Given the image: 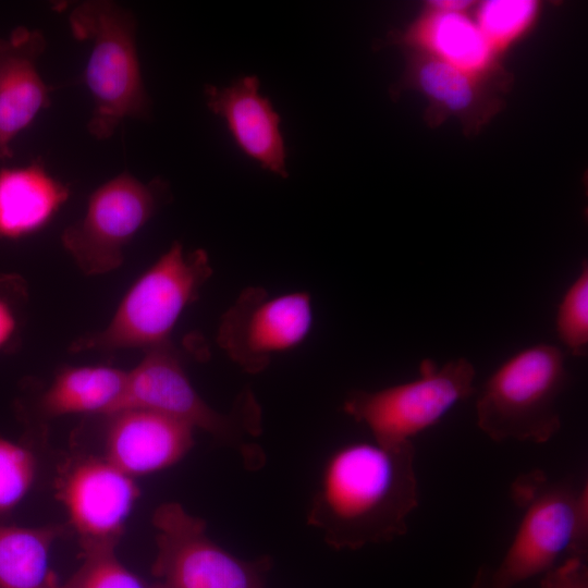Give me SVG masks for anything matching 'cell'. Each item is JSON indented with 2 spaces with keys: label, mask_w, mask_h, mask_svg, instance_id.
I'll list each match as a JSON object with an SVG mask.
<instances>
[{
  "label": "cell",
  "mask_w": 588,
  "mask_h": 588,
  "mask_svg": "<svg viewBox=\"0 0 588 588\" xmlns=\"http://www.w3.org/2000/svg\"><path fill=\"white\" fill-rule=\"evenodd\" d=\"M413 443L355 441L322 466L307 523L336 550L391 541L407 531L419 501Z\"/></svg>",
  "instance_id": "6da1fadb"
},
{
  "label": "cell",
  "mask_w": 588,
  "mask_h": 588,
  "mask_svg": "<svg viewBox=\"0 0 588 588\" xmlns=\"http://www.w3.org/2000/svg\"><path fill=\"white\" fill-rule=\"evenodd\" d=\"M511 494L522 514L498 565L478 575L474 588H514L548 573L563 556H584L588 536V487L551 480L541 470L515 479Z\"/></svg>",
  "instance_id": "7a4b0ae2"
},
{
  "label": "cell",
  "mask_w": 588,
  "mask_h": 588,
  "mask_svg": "<svg viewBox=\"0 0 588 588\" xmlns=\"http://www.w3.org/2000/svg\"><path fill=\"white\" fill-rule=\"evenodd\" d=\"M69 24L76 39L90 45L84 74L93 99L89 134L107 139L125 119L148 118L150 100L142 78L133 13L112 1H84L70 12Z\"/></svg>",
  "instance_id": "3957f363"
},
{
  "label": "cell",
  "mask_w": 588,
  "mask_h": 588,
  "mask_svg": "<svg viewBox=\"0 0 588 588\" xmlns=\"http://www.w3.org/2000/svg\"><path fill=\"white\" fill-rule=\"evenodd\" d=\"M566 378L559 347L539 343L520 350L485 382L476 401L477 426L495 442H547L561 428L556 400Z\"/></svg>",
  "instance_id": "277c9868"
},
{
  "label": "cell",
  "mask_w": 588,
  "mask_h": 588,
  "mask_svg": "<svg viewBox=\"0 0 588 588\" xmlns=\"http://www.w3.org/2000/svg\"><path fill=\"white\" fill-rule=\"evenodd\" d=\"M212 268L203 249L185 253L175 242L128 290L110 323L76 340L74 352L143 347L169 343L183 310L194 302Z\"/></svg>",
  "instance_id": "5b68a950"
},
{
  "label": "cell",
  "mask_w": 588,
  "mask_h": 588,
  "mask_svg": "<svg viewBox=\"0 0 588 588\" xmlns=\"http://www.w3.org/2000/svg\"><path fill=\"white\" fill-rule=\"evenodd\" d=\"M475 375L473 364L464 357L440 367L426 358L414 380L376 391L355 390L345 399L343 411L364 424L379 442L412 443L474 394Z\"/></svg>",
  "instance_id": "8992f818"
},
{
  "label": "cell",
  "mask_w": 588,
  "mask_h": 588,
  "mask_svg": "<svg viewBox=\"0 0 588 588\" xmlns=\"http://www.w3.org/2000/svg\"><path fill=\"white\" fill-rule=\"evenodd\" d=\"M152 411L194 429H201L235 448L250 465L262 461V453L248 444L247 437L260 432L259 408L252 396L241 400L229 414L209 406L187 378L169 343L147 350L140 363L127 371L121 409Z\"/></svg>",
  "instance_id": "52a82bcc"
},
{
  "label": "cell",
  "mask_w": 588,
  "mask_h": 588,
  "mask_svg": "<svg viewBox=\"0 0 588 588\" xmlns=\"http://www.w3.org/2000/svg\"><path fill=\"white\" fill-rule=\"evenodd\" d=\"M169 196L163 180L144 183L123 172L94 191L84 217L63 231L61 242L85 274L110 272L122 265L126 244Z\"/></svg>",
  "instance_id": "ba28073f"
},
{
  "label": "cell",
  "mask_w": 588,
  "mask_h": 588,
  "mask_svg": "<svg viewBox=\"0 0 588 588\" xmlns=\"http://www.w3.org/2000/svg\"><path fill=\"white\" fill-rule=\"evenodd\" d=\"M157 554L152 574L161 588H264L267 560L248 562L217 544L206 523L175 502L152 515Z\"/></svg>",
  "instance_id": "9c48e42d"
},
{
  "label": "cell",
  "mask_w": 588,
  "mask_h": 588,
  "mask_svg": "<svg viewBox=\"0 0 588 588\" xmlns=\"http://www.w3.org/2000/svg\"><path fill=\"white\" fill-rule=\"evenodd\" d=\"M313 324L310 296L292 292L270 296L247 287L225 311L217 341L230 359L249 373L262 371L271 357L298 345Z\"/></svg>",
  "instance_id": "30bf717a"
},
{
  "label": "cell",
  "mask_w": 588,
  "mask_h": 588,
  "mask_svg": "<svg viewBox=\"0 0 588 588\" xmlns=\"http://www.w3.org/2000/svg\"><path fill=\"white\" fill-rule=\"evenodd\" d=\"M57 489L82 551L117 547L139 497L135 478L105 456H87L66 468Z\"/></svg>",
  "instance_id": "8fae6325"
},
{
  "label": "cell",
  "mask_w": 588,
  "mask_h": 588,
  "mask_svg": "<svg viewBox=\"0 0 588 588\" xmlns=\"http://www.w3.org/2000/svg\"><path fill=\"white\" fill-rule=\"evenodd\" d=\"M109 417L105 457L135 478L180 462L194 445V428L172 417L125 408Z\"/></svg>",
  "instance_id": "7c38bea8"
},
{
  "label": "cell",
  "mask_w": 588,
  "mask_h": 588,
  "mask_svg": "<svg viewBox=\"0 0 588 588\" xmlns=\"http://www.w3.org/2000/svg\"><path fill=\"white\" fill-rule=\"evenodd\" d=\"M256 76H243L230 86L206 85L208 109L224 120L235 144L260 167L283 179L289 176L286 148L280 117L261 96Z\"/></svg>",
  "instance_id": "4fadbf2b"
},
{
  "label": "cell",
  "mask_w": 588,
  "mask_h": 588,
  "mask_svg": "<svg viewBox=\"0 0 588 588\" xmlns=\"http://www.w3.org/2000/svg\"><path fill=\"white\" fill-rule=\"evenodd\" d=\"M45 48L44 35L23 26L0 38V161L12 157L14 138L50 103L37 70Z\"/></svg>",
  "instance_id": "5bb4252c"
},
{
  "label": "cell",
  "mask_w": 588,
  "mask_h": 588,
  "mask_svg": "<svg viewBox=\"0 0 588 588\" xmlns=\"http://www.w3.org/2000/svg\"><path fill=\"white\" fill-rule=\"evenodd\" d=\"M489 81L482 79L419 50H408L403 84L429 101L428 120L433 124L449 117L477 130L499 108Z\"/></svg>",
  "instance_id": "9a60e30c"
},
{
  "label": "cell",
  "mask_w": 588,
  "mask_h": 588,
  "mask_svg": "<svg viewBox=\"0 0 588 588\" xmlns=\"http://www.w3.org/2000/svg\"><path fill=\"white\" fill-rule=\"evenodd\" d=\"M392 39L489 82L500 72L499 54L467 12L427 5L405 33Z\"/></svg>",
  "instance_id": "2e32d148"
},
{
  "label": "cell",
  "mask_w": 588,
  "mask_h": 588,
  "mask_svg": "<svg viewBox=\"0 0 588 588\" xmlns=\"http://www.w3.org/2000/svg\"><path fill=\"white\" fill-rule=\"evenodd\" d=\"M69 197V189L41 162L0 170V238L42 228Z\"/></svg>",
  "instance_id": "e0dca14e"
},
{
  "label": "cell",
  "mask_w": 588,
  "mask_h": 588,
  "mask_svg": "<svg viewBox=\"0 0 588 588\" xmlns=\"http://www.w3.org/2000/svg\"><path fill=\"white\" fill-rule=\"evenodd\" d=\"M127 371L105 366L71 367L60 371L44 393L45 415L71 414L110 416L121 409Z\"/></svg>",
  "instance_id": "ac0fdd59"
},
{
  "label": "cell",
  "mask_w": 588,
  "mask_h": 588,
  "mask_svg": "<svg viewBox=\"0 0 588 588\" xmlns=\"http://www.w3.org/2000/svg\"><path fill=\"white\" fill-rule=\"evenodd\" d=\"M63 527L0 524V588H49L50 553Z\"/></svg>",
  "instance_id": "d6986e66"
},
{
  "label": "cell",
  "mask_w": 588,
  "mask_h": 588,
  "mask_svg": "<svg viewBox=\"0 0 588 588\" xmlns=\"http://www.w3.org/2000/svg\"><path fill=\"white\" fill-rule=\"evenodd\" d=\"M539 9L534 0H487L477 4L473 17L499 54L531 28Z\"/></svg>",
  "instance_id": "ffe728a7"
},
{
  "label": "cell",
  "mask_w": 588,
  "mask_h": 588,
  "mask_svg": "<svg viewBox=\"0 0 588 588\" xmlns=\"http://www.w3.org/2000/svg\"><path fill=\"white\" fill-rule=\"evenodd\" d=\"M83 562L61 588H161L131 572L120 562L114 547L84 550Z\"/></svg>",
  "instance_id": "44dd1931"
},
{
  "label": "cell",
  "mask_w": 588,
  "mask_h": 588,
  "mask_svg": "<svg viewBox=\"0 0 588 588\" xmlns=\"http://www.w3.org/2000/svg\"><path fill=\"white\" fill-rule=\"evenodd\" d=\"M555 330L560 341L574 356L588 348V266L584 261L576 279L564 292L556 310Z\"/></svg>",
  "instance_id": "7402d4cb"
},
{
  "label": "cell",
  "mask_w": 588,
  "mask_h": 588,
  "mask_svg": "<svg viewBox=\"0 0 588 588\" xmlns=\"http://www.w3.org/2000/svg\"><path fill=\"white\" fill-rule=\"evenodd\" d=\"M36 458L24 445L0 438V515L26 497L36 476Z\"/></svg>",
  "instance_id": "603a6c76"
},
{
  "label": "cell",
  "mask_w": 588,
  "mask_h": 588,
  "mask_svg": "<svg viewBox=\"0 0 588 588\" xmlns=\"http://www.w3.org/2000/svg\"><path fill=\"white\" fill-rule=\"evenodd\" d=\"M543 588H588L584 556L572 555L544 574Z\"/></svg>",
  "instance_id": "cb8c5ba5"
},
{
  "label": "cell",
  "mask_w": 588,
  "mask_h": 588,
  "mask_svg": "<svg viewBox=\"0 0 588 588\" xmlns=\"http://www.w3.org/2000/svg\"><path fill=\"white\" fill-rule=\"evenodd\" d=\"M15 329V319L10 307L0 299V347L8 342Z\"/></svg>",
  "instance_id": "d4e9b609"
},
{
  "label": "cell",
  "mask_w": 588,
  "mask_h": 588,
  "mask_svg": "<svg viewBox=\"0 0 588 588\" xmlns=\"http://www.w3.org/2000/svg\"><path fill=\"white\" fill-rule=\"evenodd\" d=\"M430 8L452 11V12H467L468 9L473 5V1L464 0H434L430 1L427 4Z\"/></svg>",
  "instance_id": "484cf974"
},
{
  "label": "cell",
  "mask_w": 588,
  "mask_h": 588,
  "mask_svg": "<svg viewBox=\"0 0 588 588\" xmlns=\"http://www.w3.org/2000/svg\"><path fill=\"white\" fill-rule=\"evenodd\" d=\"M49 588H61V584H59L57 576L51 581Z\"/></svg>",
  "instance_id": "4316f807"
}]
</instances>
